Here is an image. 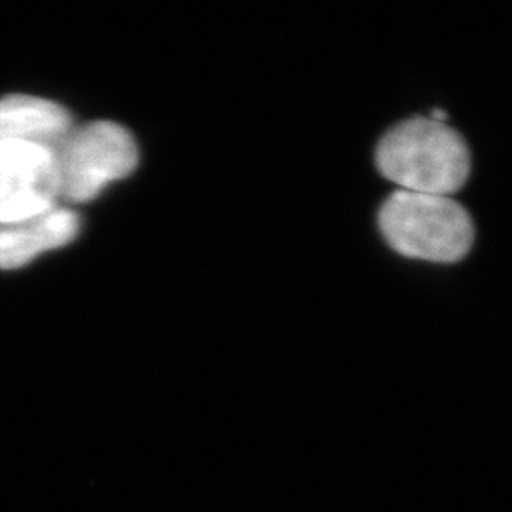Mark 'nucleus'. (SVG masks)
Returning a JSON list of instances; mask_svg holds the SVG:
<instances>
[{
    "mask_svg": "<svg viewBox=\"0 0 512 512\" xmlns=\"http://www.w3.org/2000/svg\"><path fill=\"white\" fill-rule=\"evenodd\" d=\"M376 165L399 190L452 196L471 175V152L446 122L418 116L385 133L376 148Z\"/></svg>",
    "mask_w": 512,
    "mask_h": 512,
    "instance_id": "f257e3e1",
    "label": "nucleus"
},
{
    "mask_svg": "<svg viewBox=\"0 0 512 512\" xmlns=\"http://www.w3.org/2000/svg\"><path fill=\"white\" fill-rule=\"evenodd\" d=\"M378 224L393 251L427 262L454 264L475 243L471 215L450 196L397 190L382 205Z\"/></svg>",
    "mask_w": 512,
    "mask_h": 512,
    "instance_id": "f03ea898",
    "label": "nucleus"
},
{
    "mask_svg": "<svg viewBox=\"0 0 512 512\" xmlns=\"http://www.w3.org/2000/svg\"><path fill=\"white\" fill-rule=\"evenodd\" d=\"M55 158L59 200L86 203L137 169L139 148L128 129L99 120L73 128L55 150Z\"/></svg>",
    "mask_w": 512,
    "mask_h": 512,
    "instance_id": "7ed1b4c3",
    "label": "nucleus"
},
{
    "mask_svg": "<svg viewBox=\"0 0 512 512\" xmlns=\"http://www.w3.org/2000/svg\"><path fill=\"white\" fill-rule=\"evenodd\" d=\"M59 205L54 150L0 143V224L37 217Z\"/></svg>",
    "mask_w": 512,
    "mask_h": 512,
    "instance_id": "20e7f679",
    "label": "nucleus"
},
{
    "mask_svg": "<svg viewBox=\"0 0 512 512\" xmlns=\"http://www.w3.org/2000/svg\"><path fill=\"white\" fill-rule=\"evenodd\" d=\"M78 232V215L61 205L31 219L0 224V270L23 268L46 251L69 245Z\"/></svg>",
    "mask_w": 512,
    "mask_h": 512,
    "instance_id": "39448f33",
    "label": "nucleus"
},
{
    "mask_svg": "<svg viewBox=\"0 0 512 512\" xmlns=\"http://www.w3.org/2000/svg\"><path fill=\"white\" fill-rule=\"evenodd\" d=\"M73 128L71 114L54 101L19 93L0 99V143H27L55 152Z\"/></svg>",
    "mask_w": 512,
    "mask_h": 512,
    "instance_id": "423d86ee",
    "label": "nucleus"
}]
</instances>
